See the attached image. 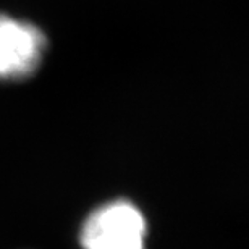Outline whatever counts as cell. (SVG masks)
Returning a JSON list of instances; mask_svg holds the SVG:
<instances>
[{
	"instance_id": "1",
	"label": "cell",
	"mask_w": 249,
	"mask_h": 249,
	"mask_svg": "<svg viewBox=\"0 0 249 249\" xmlns=\"http://www.w3.org/2000/svg\"><path fill=\"white\" fill-rule=\"evenodd\" d=\"M146 220L126 201L108 202L96 209L81 230L84 249H144Z\"/></svg>"
},
{
	"instance_id": "2",
	"label": "cell",
	"mask_w": 249,
	"mask_h": 249,
	"mask_svg": "<svg viewBox=\"0 0 249 249\" xmlns=\"http://www.w3.org/2000/svg\"><path fill=\"white\" fill-rule=\"evenodd\" d=\"M44 37L36 28L0 18V78L26 76L42 57Z\"/></svg>"
}]
</instances>
